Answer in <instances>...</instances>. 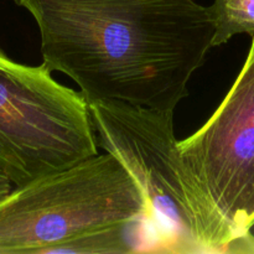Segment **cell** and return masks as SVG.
Wrapping results in <instances>:
<instances>
[{"label": "cell", "mask_w": 254, "mask_h": 254, "mask_svg": "<svg viewBox=\"0 0 254 254\" xmlns=\"http://www.w3.org/2000/svg\"><path fill=\"white\" fill-rule=\"evenodd\" d=\"M102 149L130 173L145 197L154 240L169 253L227 251L231 237L189 173L174 133V112L89 101Z\"/></svg>", "instance_id": "2"}, {"label": "cell", "mask_w": 254, "mask_h": 254, "mask_svg": "<svg viewBox=\"0 0 254 254\" xmlns=\"http://www.w3.org/2000/svg\"><path fill=\"white\" fill-rule=\"evenodd\" d=\"M0 50V169L15 188L98 154L86 97Z\"/></svg>", "instance_id": "4"}, {"label": "cell", "mask_w": 254, "mask_h": 254, "mask_svg": "<svg viewBox=\"0 0 254 254\" xmlns=\"http://www.w3.org/2000/svg\"><path fill=\"white\" fill-rule=\"evenodd\" d=\"M145 197L111 153L12 189L0 200V254H46L82 233L145 220Z\"/></svg>", "instance_id": "3"}, {"label": "cell", "mask_w": 254, "mask_h": 254, "mask_svg": "<svg viewBox=\"0 0 254 254\" xmlns=\"http://www.w3.org/2000/svg\"><path fill=\"white\" fill-rule=\"evenodd\" d=\"M210 10L215 25L212 47L221 46L233 36H254V0H215Z\"/></svg>", "instance_id": "7"}, {"label": "cell", "mask_w": 254, "mask_h": 254, "mask_svg": "<svg viewBox=\"0 0 254 254\" xmlns=\"http://www.w3.org/2000/svg\"><path fill=\"white\" fill-rule=\"evenodd\" d=\"M36 21L42 62L89 101L174 112L212 47L193 0H15Z\"/></svg>", "instance_id": "1"}, {"label": "cell", "mask_w": 254, "mask_h": 254, "mask_svg": "<svg viewBox=\"0 0 254 254\" xmlns=\"http://www.w3.org/2000/svg\"><path fill=\"white\" fill-rule=\"evenodd\" d=\"M136 222L108 226L82 233L54 246L46 254H129L136 252L130 227Z\"/></svg>", "instance_id": "6"}, {"label": "cell", "mask_w": 254, "mask_h": 254, "mask_svg": "<svg viewBox=\"0 0 254 254\" xmlns=\"http://www.w3.org/2000/svg\"><path fill=\"white\" fill-rule=\"evenodd\" d=\"M179 150L227 228L231 245L250 235L254 227V36L222 103L196 133L179 141Z\"/></svg>", "instance_id": "5"}, {"label": "cell", "mask_w": 254, "mask_h": 254, "mask_svg": "<svg viewBox=\"0 0 254 254\" xmlns=\"http://www.w3.org/2000/svg\"><path fill=\"white\" fill-rule=\"evenodd\" d=\"M12 185H14V184L10 181V179L6 176V174L0 169V200L11 192Z\"/></svg>", "instance_id": "8"}]
</instances>
